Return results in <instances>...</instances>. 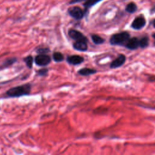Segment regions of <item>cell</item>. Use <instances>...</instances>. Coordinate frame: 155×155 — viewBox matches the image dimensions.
<instances>
[{
	"label": "cell",
	"instance_id": "obj_20",
	"mask_svg": "<svg viewBox=\"0 0 155 155\" xmlns=\"http://www.w3.org/2000/svg\"><path fill=\"white\" fill-rule=\"evenodd\" d=\"M50 51L48 48H40L37 50V53L38 54H47Z\"/></svg>",
	"mask_w": 155,
	"mask_h": 155
},
{
	"label": "cell",
	"instance_id": "obj_12",
	"mask_svg": "<svg viewBox=\"0 0 155 155\" xmlns=\"http://www.w3.org/2000/svg\"><path fill=\"white\" fill-rule=\"evenodd\" d=\"M17 61V58H10L8 59H6L2 64L0 65V69H3L7 68L13 64H14Z\"/></svg>",
	"mask_w": 155,
	"mask_h": 155
},
{
	"label": "cell",
	"instance_id": "obj_7",
	"mask_svg": "<svg viewBox=\"0 0 155 155\" xmlns=\"http://www.w3.org/2000/svg\"><path fill=\"white\" fill-rule=\"evenodd\" d=\"M67 61L68 64L71 65H76L82 63L84 61V59L81 56L74 54V55H70L67 56Z\"/></svg>",
	"mask_w": 155,
	"mask_h": 155
},
{
	"label": "cell",
	"instance_id": "obj_4",
	"mask_svg": "<svg viewBox=\"0 0 155 155\" xmlns=\"http://www.w3.org/2000/svg\"><path fill=\"white\" fill-rule=\"evenodd\" d=\"M34 61L37 65L44 67L50 63L51 57L47 54H38L36 56Z\"/></svg>",
	"mask_w": 155,
	"mask_h": 155
},
{
	"label": "cell",
	"instance_id": "obj_8",
	"mask_svg": "<svg viewBox=\"0 0 155 155\" xmlns=\"http://www.w3.org/2000/svg\"><path fill=\"white\" fill-rule=\"evenodd\" d=\"M146 21L143 17L138 16L134 19L131 24V27L136 30H139L144 27Z\"/></svg>",
	"mask_w": 155,
	"mask_h": 155
},
{
	"label": "cell",
	"instance_id": "obj_19",
	"mask_svg": "<svg viewBox=\"0 0 155 155\" xmlns=\"http://www.w3.org/2000/svg\"><path fill=\"white\" fill-rule=\"evenodd\" d=\"M48 72V70L47 68H43L41 69H39L38 72L37 74L38 76H45L47 75Z\"/></svg>",
	"mask_w": 155,
	"mask_h": 155
},
{
	"label": "cell",
	"instance_id": "obj_14",
	"mask_svg": "<svg viewBox=\"0 0 155 155\" xmlns=\"http://www.w3.org/2000/svg\"><path fill=\"white\" fill-rule=\"evenodd\" d=\"M52 57H53V60L56 62H60L64 60V56L63 54L59 51L54 52Z\"/></svg>",
	"mask_w": 155,
	"mask_h": 155
},
{
	"label": "cell",
	"instance_id": "obj_9",
	"mask_svg": "<svg viewBox=\"0 0 155 155\" xmlns=\"http://www.w3.org/2000/svg\"><path fill=\"white\" fill-rule=\"evenodd\" d=\"M87 41H76L73 45V48L80 51H85L88 48L87 44Z\"/></svg>",
	"mask_w": 155,
	"mask_h": 155
},
{
	"label": "cell",
	"instance_id": "obj_10",
	"mask_svg": "<svg viewBox=\"0 0 155 155\" xmlns=\"http://www.w3.org/2000/svg\"><path fill=\"white\" fill-rule=\"evenodd\" d=\"M125 44V46L128 48L134 50L139 46V40H138L137 38H132L128 39Z\"/></svg>",
	"mask_w": 155,
	"mask_h": 155
},
{
	"label": "cell",
	"instance_id": "obj_18",
	"mask_svg": "<svg viewBox=\"0 0 155 155\" xmlns=\"http://www.w3.org/2000/svg\"><path fill=\"white\" fill-rule=\"evenodd\" d=\"M148 44V38L147 37H143L139 40V46L142 48L146 47Z\"/></svg>",
	"mask_w": 155,
	"mask_h": 155
},
{
	"label": "cell",
	"instance_id": "obj_6",
	"mask_svg": "<svg viewBox=\"0 0 155 155\" xmlns=\"http://www.w3.org/2000/svg\"><path fill=\"white\" fill-rule=\"evenodd\" d=\"M101 1V0H71L69 2V4H76V3L84 2L83 5L84 6V11L86 13L89 8L93 6L94 5H95L96 4H97L98 2Z\"/></svg>",
	"mask_w": 155,
	"mask_h": 155
},
{
	"label": "cell",
	"instance_id": "obj_1",
	"mask_svg": "<svg viewBox=\"0 0 155 155\" xmlns=\"http://www.w3.org/2000/svg\"><path fill=\"white\" fill-rule=\"evenodd\" d=\"M31 85L30 84H25L16 86L8 89L5 94L10 97H16L28 95L30 93Z\"/></svg>",
	"mask_w": 155,
	"mask_h": 155
},
{
	"label": "cell",
	"instance_id": "obj_17",
	"mask_svg": "<svg viewBox=\"0 0 155 155\" xmlns=\"http://www.w3.org/2000/svg\"><path fill=\"white\" fill-rule=\"evenodd\" d=\"M125 10H126V11L127 12L133 13L135 11H136V10H137V5L134 2H130V3H129L127 5V7L125 8Z\"/></svg>",
	"mask_w": 155,
	"mask_h": 155
},
{
	"label": "cell",
	"instance_id": "obj_5",
	"mask_svg": "<svg viewBox=\"0 0 155 155\" xmlns=\"http://www.w3.org/2000/svg\"><path fill=\"white\" fill-rule=\"evenodd\" d=\"M68 36L73 39L76 41H88L87 38L83 35L81 31L76 30V29H70L68 31Z\"/></svg>",
	"mask_w": 155,
	"mask_h": 155
},
{
	"label": "cell",
	"instance_id": "obj_16",
	"mask_svg": "<svg viewBox=\"0 0 155 155\" xmlns=\"http://www.w3.org/2000/svg\"><path fill=\"white\" fill-rule=\"evenodd\" d=\"M91 37L93 42L96 44H101L104 42V39L97 35L93 34L91 35Z\"/></svg>",
	"mask_w": 155,
	"mask_h": 155
},
{
	"label": "cell",
	"instance_id": "obj_22",
	"mask_svg": "<svg viewBox=\"0 0 155 155\" xmlns=\"http://www.w3.org/2000/svg\"><path fill=\"white\" fill-rule=\"evenodd\" d=\"M153 25H154V27H155V20H154V22H153Z\"/></svg>",
	"mask_w": 155,
	"mask_h": 155
},
{
	"label": "cell",
	"instance_id": "obj_13",
	"mask_svg": "<svg viewBox=\"0 0 155 155\" xmlns=\"http://www.w3.org/2000/svg\"><path fill=\"white\" fill-rule=\"evenodd\" d=\"M78 74L82 76H89L96 73V70L93 68H82L78 71Z\"/></svg>",
	"mask_w": 155,
	"mask_h": 155
},
{
	"label": "cell",
	"instance_id": "obj_2",
	"mask_svg": "<svg viewBox=\"0 0 155 155\" xmlns=\"http://www.w3.org/2000/svg\"><path fill=\"white\" fill-rule=\"evenodd\" d=\"M130 38V35L127 31H122L113 35L110 40V42L112 45H118L126 43Z\"/></svg>",
	"mask_w": 155,
	"mask_h": 155
},
{
	"label": "cell",
	"instance_id": "obj_3",
	"mask_svg": "<svg viewBox=\"0 0 155 155\" xmlns=\"http://www.w3.org/2000/svg\"><path fill=\"white\" fill-rule=\"evenodd\" d=\"M67 12L69 15L76 20L82 19L85 15L84 10H83L79 6L70 7L68 8Z\"/></svg>",
	"mask_w": 155,
	"mask_h": 155
},
{
	"label": "cell",
	"instance_id": "obj_11",
	"mask_svg": "<svg viewBox=\"0 0 155 155\" xmlns=\"http://www.w3.org/2000/svg\"><path fill=\"white\" fill-rule=\"evenodd\" d=\"M125 61V56L124 54H120L111 62L110 65V67L112 68H117L121 66L124 63Z\"/></svg>",
	"mask_w": 155,
	"mask_h": 155
},
{
	"label": "cell",
	"instance_id": "obj_15",
	"mask_svg": "<svg viewBox=\"0 0 155 155\" xmlns=\"http://www.w3.org/2000/svg\"><path fill=\"white\" fill-rule=\"evenodd\" d=\"M23 60H24V62L25 63L26 65H27L29 68H32V67H33V61H34V59H33V58L32 56L28 55V56L25 57Z\"/></svg>",
	"mask_w": 155,
	"mask_h": 155
},
{
	"label": "cell",
	"instance_id": "obj_21",
	"mask_svg": "<svg viewBox=\"0 0 155 155\" xmlns=\"http://www.w3.org/2000/svg\"><path fill=\"white\" fill-rule=\"evenodd\" d=\"M153 38H154V39H155V33H154V34H153ZM154 44H155V42H154Z\"/></svg>",
	"mask_w": 155,
	"mask_h": 155
}]
</instances>
